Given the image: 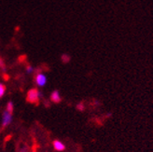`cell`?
<instances>
[{
  "label": "cell",
  "mask_w": 153,
  "mask_h": 152,
  "mask_svg": "<svg viewBox=\"0 0 153 152\" xmlns=\"http://www.w3.org/2000/svg\"><path fill=\"white\" fill-rule=\"evenodd\" d=\"M39 96H41V93L38 92L37 89L33 88L28 90L27 93V102L31 104H38V100H39Z\"/></svg>",
  "instance_id": "obj_1"
},
{
  "label": "cell",
  "mask_w": 153,
  "mask_h": 152,
  "mask_svg": "<svg viewBox=\"0 0 153 152\" xmlns=\"http://www.w3.org/2000/svg\"><path fill=\"white\" fill-rule=\"evenodd\" d=\"M12 120V114L7 112V110L4 111L3 113V119H2V127L5 128L7 126H9Z\"/></svg>",
  "instance_id": "obj_2"
},
{
  "label": "cell",
  "mask_w": 153,
  "mask_h": 152,
  "mask_svg": "<svg viewBox=\"0 0 153 152\" xmlns=\"http://www.w3.org/2000/svg\"><path fill=\"white\" fill-rule=\"evenodd\" d=\"M36 83L39 87H43L47 83V77L42 73H38L36 76Z\"/></svg>",
  "instance_id": "obj_3"
},
{
  "label": "cell",
  "mask_w": 153,
  "mask_h": 152,
  "mask_svg": "<svg viewBox=\"0 0 153 152\" xmlns=\"http://www.w3.org/2000/svg\"><path fill=\"white\" fill-rule=\"evenodd\" d=\"M51 100L53 102V103H60L61 102V96H60V93L58 90H54V92H52L51 94Z\"/></svg>",
  "instance_id": "obj_4"
},
{
  "label": "cell",
  "mask_w": 153,
  "mask_h": 152,
  "mask_svg": "<svg viewBox=\"0 0 153 152\" xmlns=\"http://www.w3.org/2000/svg\"><path fill=\"white\" fill-rule=\"evenodd\" d=\"M53 148H54V149L57 151H64L65 149V146L62 142L58 141V140L53 141Z\"/></svg>",
  "instance_id": "obj_5"
},
{
  "label": "cell",
  "mask_w": 153,
  "mask_h": 152,
  "mask_svg": "<svg viewBox=\"0 0 153 152\" xmlns=\"http://www.w3.org/2000/svg\"><path fill=\"white\" fill-rule=\"evenodd\" d=\"M6 93V86L3 83H0V98H2Z\"/></svg>",
  "instance_id": "obj_6"
},
{
  "label": "cell",
  "mask_w": 153,
  "mask_h": 152,
  "mask_svg": "<svg viewBox=\"0 0 153 152\" xmlns=\"http://www.w3.org/2000/svg\"><path fill=\"white\" fill-rule=\"evenodd\" d=\"M7 111L12 114V112H13V103L12 102L7 103Z\"/></svg>",
  "instance_id": "obj_7"
},
{
  "label": "cell",
  "mask_w": 153,
  "mask_h": 152,
  "mask_svg": "<svg viewBox=\"0 0 153 152\" xmlns=\"http://www.w3.org/2000/svg\"><path fill=\"white\" fill-rule=\"evenodd\" d=\"M62 60H63V62H64V63H66L67 61H69V56H67L66 54H64V55L62 56Z\"/></svg>",
  "instance_id": "obj_8"
},
{
  "label": "cell",
  "mask_w": 153,
  "mask_h": 152,
  "mask_svg": "<svg viewBox=\"0 0 153 152\" xmlns=\"http://www.w3.org/2000/svg\"><path fill=\"white\" fill-rule=\"evenodd\" d=\"M33 70H34V69H33V67H32V66H30V65H29V66H27V68H26V72H27L28 74L32 73V72H33Z\"/></svg>",
  "instance_id": "obj_9"
},
{
  "label": "cell",
  "mask_w": 153,
  "mask_h": 152,
  "mask_svg": "<svg viewBox=\"0 0 153 152\" xmlns=\"http://www.w3.org/2000/svg\"><path fill=\"white\" fill-rule=\"evenodd\" d=\"M76 108H78V109H79V110H83L84 109V105L82 104H79L78 105H76Z\"/></svg>",
  "instance_id": "obj_10"
},
{
  "label": "cell",
  "mask_w": 153,
  "mask_h": 152,
  "mask_svg": "<svg viewBox=\"0 0 153 152\" xmlns=\"http://www.w3.org/2000/svg\"><path fill=\"white\" fill-rule=\"evenodd\" d=\"M0 67H2L3 69L5 70V65H4V63H3V60L1 59V57H0Z\"/></svg>",
  "instance_id": "obj_11"
}]
</instances>
